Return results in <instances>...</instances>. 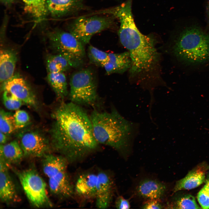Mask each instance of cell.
<instances>
[{"label": "cell", "mask_w": 209, "mask_h": 209, "mask_svg": "<svg viewBox=\"0 0 209 209\" xmlns=\"http://www.w3.org/2000/svg\"><path fill=\"white\" fill-rule=\"evenodd\" d=\"M52 116L51 145L68 161L80 159L97 149L90 117L80 105L62 102Z\"/></svg>", "instance_id": "6da1fadb"}, {"label": "cell", "mask_w": 209, "mask_h": 209, "mask_svg": "<svg viewBox=\"0 0 209 209\" xmlns=\"http://www.w3.org/2000/svg\"><path fill=\"white\" fill-rule=\"evenodd\" d=\"M120 22L118 35L120 43L129 53L131 66L130 76L140 79L154 69L159 62L155 42L151 36L143 34L134 21L131 8L126 7L116 14Z\"/></svg>", "instance_id": "7a4b0ae2"}, {"label": "cell", "mask_w": 209, "mask_h": 209, "mask_svg": "<svg viewBox=\"0 0 209 209\" xmlns=\"http://www.w3.org/2000/svg\"><path fill=\"white\" fill-rule=\"evenodd\" d=\"M90 117L95 138L98 144L128 152L138 135L139 124L129 121L117 110L93 111Z\"/></svg>", "instance_id": "3957f363"}, {"label": "cell", "mask_w": 209, "mask_h": 209, "mask_svg": "<svg viewBox=\"0 0 209 209\" xmlns=\"http://www.w3.org/2000/svg\"><path fill=\"white\" fill-rule=\"evenodd\" d=\"M170 51L177 60L185 64H202L209 60V36L197 26L186 27L174 39Z\"/></svg>", "instance_id": "277c9868"}, {"label": "cell", "mask_w": 209, "mask_h": 209, "mask_svg": "<svg viewBox=\"0 0 209 209\" xmlns=\"http://www.w3.org/2000/svg\"><path fill=\"white\" fill-rule=\"evenodd\" d=\"M46 35L49 46L54 53L64 56L71 67L81 65L85 56L84 45L73 35L57 29L48 32Z\"/></svg>", "instance_id": "5b68a950"}, {"label": "cell", "mask_w": 209, "mask_h": 209, "mask_svg": "<svg viewBox=\"0 0 209 209\" xmlns=\"http://www.w3.org/2000/svg\"><path fill=\"white\" fill-rule=\"evenodd\" d=\"M69 97L71 102L79 105L93 106L98 96L93 72L89 69L73 73L70 81Z\"/></svg>", "instance_id": "8992f818"}, {"label": "cell", "mask_w": 209, "mask_h": 209, "mask_svg": "<svg viewBox=\"0 0 209 209\" xmlns=\"http://www.w3.org/2000/svg\"><path fill=\"white\" fill-rule=\"evenodd\" d=\"M114 18L111 15L80 17L70 24L68 31L84 45L89 43L94 35L110 27Z\"/></svg>", "instance_id": "52a82bcc"}, {"label": "cell", "mask_w": 209, "mask_h": 209, "mask_svg": "<svg viewBox=\"0 0 209 209\" xmlns=\"http://www.w3.org/2000/svg\"><path fill=\"white\" fill-rule=\"evenodd\" d=\"M18 176L27 197L33 206L37 207L52 206L46 183L36 171L26 170L19 172Z\"/></svg>", "instance_id": "ba28073f"}, {"label": "cell", "mask_w": 209, "mask_h": 209, "mask_svg": "<svg viewBox=\"0 0 209 209\" xmlns=\"http://www.w3.org/2000/svg\"><path fill=\"white\" fill-rule=\"evenodd\" d=\"M19 143L24 156L31 157H43L48 153L49 142L42 134L35 131H28L20 134Z\"/></svg>", "instance_id": "9c48e42d"}, {"label": "cell", "mask_w": 209, "mask_h": 209, "mask_svg": "<svg viewBox=\"0 0 209 209\" xmlns=\"http://www.w3.org/2000/svg\"><path fill=\"white\" fill-rule=\"evenodd\" d=\"M1 90L7 91L20 99L26 105L35 108L37 102L31 88L26 80L18 73L14 74L1 85Z\"/></svg>", "instance_id": "30bf717a"}, {"label": "cell", "mask_w": 209, "mask_h": 209, "mask_svg": "<svg viewBox=\"0 0 209 209\" xmlns=\"http://www.w3.org/2000/svg\"><path fill=\"white\" fill-rule=\"evenodd\" d=\"M48 12L54 17L72 14L84 9V0H47Z\"/></svg>", "instance_id": "8fae6325"}, {"label": "cell", "mask_w": 209, "mask_h": 209, "mask_svg": "<svg viewBox=\"0 0 209 209\" xmlns=\"http://www.w3.org/2000/svg\"><path fill=\"white\" fill-rule=\"evenodd\" d=\"M0 198L7 204L19 200L15 186L8 171V164L3 160L0 162Z\"/></svg>", "instance_id": "7c38bea8"}, {"label": "cell", "mask_w": 209, "mask_h": 209, "mask_svg": "<svg viewBox=\"0 0 209 209\" xmlns=\"http://www.w3.org/2000/svg\"><path fill=\"white\" fill-rule=\"evenodd\" d=\"M113 183L111 179L106 173L100 172L97 174L96 206L100 209L109 207L112 200Z\"/></svg>", "instance_id": "4fadbf2b"}, {"label": "cell", "mask_w": 209, "mask_h": 209, "mask_svg": "<svg viewBox=\"0 0 209 209\" xmlns=\"http://www.w3.org/2000/svg\"><path fill=\"white\" fill-rule=\"evenodd\" d=\"M166 187L164 183L157 180L145 179L137 185L136 192L138 196L147 200H160L164 195Z\"/></svg>", "instance_id": "5bb4252c"}, {"label": "cell", "mask_w": 209, "mask_h": 209, "mask_svg": "<svg viewBox=\"0 0 209 209\" xmlns=\"http://www.w3.org/2000/svg\"><path fill=\"white\" fill-rule=\"evenodd\" d=\"M48 179V185L51 193L62 198L71 197L74 190L67 171L60 172Z\"/></svg>", "instance_id": "9a60e30c"}, {"label": "cell", "mask_w": 209, "mask_h": 209, "mask_svg": "<svg viewBox=\"0 0 209 209\" xmlns=\"http://www.w3.org/2000/svg\"><path fill=\"white\" fill-rule=\"evenodd\" d=\"M206 167L200 165L189 172L183 178L177 181L173 190L174 192L179 191L196 188L205 180Z\"/></svg>", "instance_id": "2e32d148"}, {"label": "cell", "mask_w": 209, "mask_h": 209, "mask_svg": "<svg viewBox=\"0 0 209 209\" xmlns=\"http://www.w3.org/2000/svg\"><path fill=\"white\" fill-rule=\"evenodd\" d=\"M17 61V55L14 49L3 48L0 51V81L1 85L14 74Z\"/></svg>", "instance_id": "e0dca14e"}, {"label": "cell", "mask_w": 209, "mask_h": 209, "mask_svg": "<svg viewBox=\"0 0 209 209\" xmlns=\"http://www.w3.org/2000/svg\"><path fill=\"white\" fill-rule=\"evenodd\" d=\"M109 60L103 66L106 74H122L129 70L131 67V60L129 53H109Z\"/></svg>", "instance_id": "ac0fdd59"}, {"label": "cell", "mask_w": 209, "mask_h": 209, "mask_svg": "<svg viewBox=\"0 0 209 209\" xmlns=\"http://www.w3.org/2000/svg\"><path fill=\"white\" fill-rule=\"evenodd\" d=\"M97 174L93 173L80 176L75 183V190L80 196L85 199L95 197Z\"/></svg>", "instance_id": "d6986e66"}, {"label": "cell", "mask_w": 209, "mask_h": 209, "mask_svg": "<svg viewBox=\"0 0 209 209\" xmlns=\"http://www.w3.org/2000/svg\"><path fill=\"white\" fill-rule=\"evenodd\" d=\"M43 157V170L48 178L60 172L67 171L68 161L62 156L47 153Z\"/></svg>", "instance_id": "ffe728a7"}, {"label": "cell", "mask_w": 209, "mask_h": 209, "mask_svg": "<svg viewBox=\"0 0 209 209\" xmlns=\"http://www.w3.org/2000/svg\"><path fill=\"white\" fill-rule=\"evenodd\" d=\"M0 158L8 165L19 163L24 156L19 142L14 140L3 145H0Z\"/></svg>", "instance_id": "44dd1931"}, {"label": "cell", "mask_w": 209, "mask_h": 209, "mask_svg": "<svg viewBox=\"0 0 209 209\" xmlns=\"http://www.w3.org/2000/svg\"><path fill=\"white\" fill-rule=\"evenodd\" d=\"M46 80L58 98L63 100L68 93L66 79L64 73H48Z\"/></svg>", "instance_id": "7402d4cb"}, {"label": "cell", "mask_w": 209, "mask_h": 209, "mask_svg": "<svg viewBox=\"0 0 209 209\" xmlns=\"http://www.w3.org/2000/svg\"><path fill=\"white\" fill-rule=\"evenodd\" d=\"M46 63L48 73H64L71 67L67 59L58 54H48Z\"/></svg>", "instance_id": "603a6c76"}, {"label": "cell", "mask_w": 209, "mask_h": 209, "mask_svg": "<svg viewBox=\"0 0 209 209\" xmlns=\"http://www.w3.org/2000/svg\"><path fill=\"white\" fill-rule=\"evenodd\" d=\"M24 4L25 11L37 21H40L46 17L48 12L47 0H22Z\"/></svg>", "instance_id": "cb8c5ba5"}, {"label": "cell", "mask_w": 209, "mask_h": 209, "mask_svg": "<svg viewBox=\"0 0 209 209\" xmlns=\"http://www.w3.org/2000/svg\"><path fill=\"white\" fill-rule=\"evenodd\" d=\"M17 130L13 114L1 109L0 112V131L6 135H8Z\"/></svg>", "instance_id": "d4e9b609"}, {"label": "cell", "mask_w": 209, "mask_h": 209, "mask_svg": "<svg viewBox=\"0 0 209 209\" xmlns=\"http://www.w3.org/2000/svg\"><path fill=\"white\" fill-rule=\"evenodd\" d=\"M88 55L90 62L98 66L103 67L109 60V53L92 45L88 47Z\"/></svg>", "instance_id": "484cf974"}, {"label": "cell", "mask_w": 209, "mask_h": 209, "mask_svg": "<svg viewBox=\"0 0 209 209\" xmlns=\"http://www.w3.org/2000/svg\"><path fill=\"white\" fill-rule=\"evenodd\" d=\"M171 207L177 209H200L194 197L190 194H186L177 199Z\"/></svg>", "instance_id": "4316f807"}, {"label": "cell", "mask_w": 209, "mask_h": 209, "mask_svg": "<svg viewBox=\"0 0 209 209\" xmlns=\"http://www.w3.org/2000/svg\"><path fill=\"white\" fill-rule=\"evenodd\" d=\"M3 92V101L6 108L10 110L19 109L23 103L22 102L10 93L6 91Z\"/></svg>", "instance_id": "83f0119b"}, {"label": "cell", "mask_w": 209, "mask_h": 209, "mask_svg": "<svg viewBox=\"0 0 209 209\" xmlns=\"http://www.w3.org/2000/svg\"><path fill=\"white\" fill-rule=\"evenodd\" d=\"M13 116L17 129L24 127L30 121L28 113L24 110L19 109L17 110L13 114Z\"/></svg>", "instance_id": "f1b7e54d"}, {"label": "cell", "mask_w": 209, "mask_h": 209, "mask_svg": "<svg viewBox=\"0 0 209 209\" xmlns=\"http://www.w3.org/2000/svg\"><path fill=\"white\" fill-rule=\"evenodd\" d=\"M197 199L201 208L209 209V193L205 185L198 193Z\"/></svg>", "instance_id": "f546056e"}, {"label": "cell", "mask_w": 209, "mask_h": 209, "mask_svg": "<svg viewBox=\"0 0 209 209\" xmlns=\"http://www.w3.org/2000/svg\"><path fill=\"white\" fill-rule=\"evenodd\" d=\"M160 200L152 199L147 200L142 205L143 209H162L163 206L160 202Z\"/></svg>", "instance_id": "4dcf8cb0"}, {"label": "cell", "mask_w": 209, "mask_h": 209, "mask_svg": "<svg viewBox=\"0 0 209 209\" xmlns=\"http://www.w3.org/2000/svg\"><path fill=\"white\" fill-rule=\"evenodd\" d=\"M115 206L116 208L119 209H129L130 207L129 202L122 196H119L115 202Z\"/></svg>", "instance_id": "1f68e13d"}, {"label": "cell", "mask_w": 209, "mask_h": 209, "mask_svg": "<svg viewBox=\"0 0 209 209\" xmlns=\"http://www.w3.org/2000/svg\"><path fill=\"white\" fill-rule=\"evenodd\" d=\"M7 135L0 132V145H3L6 143L7 140Z\"/></svg>", "instance_id": "d6a6232c"}, {"label": "cell", "mask_w": 209, "mask_h": 209, "mask_svg": "<svg viewBox=\"0 0 209 209\" xmlns=\"http://www.w3.org/2000/svg\"><path fill=\"white\" fill-rule=\"evenodd\" d=\"M15 0H0L5 5H9L12 3Z\"/></svg>", "instance_id": "836d02e7"}, {"label": "cell", "mask_w": 209, "mask_h": 209, "mask_svg": "<svg viewBox=\"0 0 209 209\" xmlns=\"http://www.w3.org/2000/svg\"><path fill=\"white\" fill-rule=\"evenodd\" d=\"M206 186L209 193V177L206 181V183L205 185Z\"/></svg>", "instance_id": "e575fe53"}, {"label": "cell", "mask_w": 209, "mask_h": 209, "mask_svg": "<svg viewBox=\"0 0 209 209\" xmlns=\"http://www.w3.org/2000/svg\"><path fill=\"white\" fill-rule=\"evenodd\" d=\"M208 16L209 19V4L208 5Z\"/></svg>", "instance_id": "d590c367"}]
</instances>
